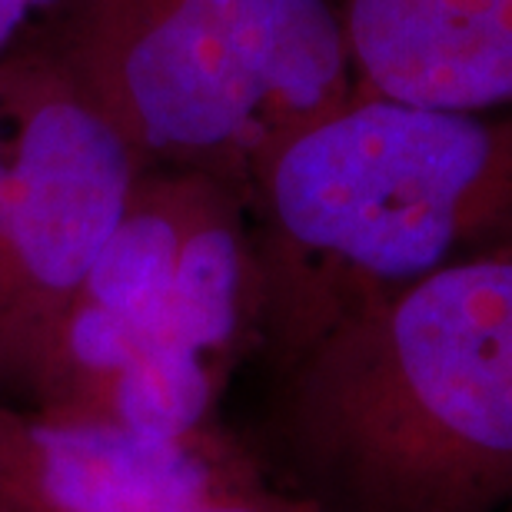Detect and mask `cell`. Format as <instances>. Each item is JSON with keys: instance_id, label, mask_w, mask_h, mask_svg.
Here are the masks:
<instances>
[{"instance_id": "52a82bcc", "label": "cell", "mask_w": 512, "mask_h": 512, "mask_svg": "<svg viewBox=\"0 0 512 512\" xmlns=\"http://www.w3.org/2000/svg\"><path fill=\"white\" fill-rule=\"evenodd\" d=\"M213 177L150 170L64 306L17 406L84 413L143 350L167 306L180 247Z\"/></svg>"}, {"instance_id": "7a4b0ae2", "label": "cell", "mask_w": 512, "mask_h": 512, "mask_svg": "<svg viewBox=\"0 0 512 512\" xmlns=\"http://www.w3.org/2000/svg\"><path fill=\"white\" fill-rule=\"evenodd\" d=\"M260 290L247 373L512 237V110L356 94L290 133L243 193Z\"/></svg>"}, {"instance_id": "8fae6325", "label": "cell", "mask_w": 512, "mask_h": 512, "mask_svg": "<svg viewBox=\"0 0 512 512\" xmlns=\"http://www.w3.org/2000/svg\"><path fill=\"white\" fill-rule=\"evenodd\" d=\"M0 207H4V133H0Z\"/></svg>"}, {"instance_id": "ba28073f", "label": "cell", "mask_w": 512, "mask_h": 512, "mask_svg": "<svg viewBox=\"0 0 512 512\" xmlns=\"http://www.w3.org/2000/svg\"><path fill=\"white\" fill-rule=\"evenodd\" d=\"M356 94L512 110V0H333Z\"/></svg>"}, {"instance_id": "3957f363", "label": "cell", "mask_w": 512, "mask_h": 512, "mask_svg": "<svg viewBox=\"0 0 512 512\" xmlns=\"http://www.w3.org/2000/svg\"><path fill=\"white\" fill-rule=\"evenodd\" d=\"M30 44L153 170L240 193L276 143L356 97L333 0H64Z\"/></svg>"}, {"instance_id": "7c38bea8", "label": "cell", "mask_w": 512, "mask_h": 512, "mask_svg": "<svg viewBox=\"0 0 512 512\" xmlns=\"http://www.w3.org/2000/svg\"><path fill=\"white\" fill-rule=\"evenodd\" d=\"M499 512H512V499H509V503H506L503 509H499Z\"/></svg>"}, {"instance_id": "5b68a950", "label": "cell", "mask_w": 512, "mask_h": 512, "mask_svg": "<svg viewBox=\"0 0 512 512\" xmlns=\"http://www.w3.org/2000/svg\"><path fill=\"white\" fill-rule=\"evenodd\" d=\"M0 486L30 512H313L230 419L140 436L0 399Z\"/></svg>"}, {"instance_id": "8992f818", "label": "cell", "mask_w": 512, "mask_h": 512, "mask_svg": "<svg viewBox=\"0 0 512 512\" xmlns=\"http://www.w3.org/2000/svg\"><path fill=\"white\" fill-rule=\"evenodd\" d=\"M260 346V290L247 203L210 180L183 237L177 273L143 350L84 413L140 436H183L227 419L233 386Z\"/></svg>"}, {"instance_id": "9c48e42d", "label": "cell", "mask_w": 512, "mask_h": 512, "mask_svg": "<svg viewBox=\"0 0 512 512\" xmlns=\"http://www.w3.org/2000/svg\"><path fill=\"white\" fill-rule=\"evenodd\" d=\"M64 0H0V67L57 14Z\"/></svg>"}, {"instance_id": "277c9868", "label": "cell", "mask_w": 512, "mask_h": 512, "mask_svg": "<svg viewBox=\"0 0 512 512\" xmlns=\"http://www.w3.org/2000/svg\"><path fill=\"white\" fill-rule=\"evenodd\" d=\"M0 133V399L20 403L47 336L153 167L34 44L0 67Z\"/></svg>"}, {"instance_id": "30bf717a", "label": "cell", "mask_w": 512, "mask_h": 512, "mask_svg": "<svg viewBox=\"0 0 512 512\" xmlns=\"http://www.w3.org/2000/svg\"><path fill=\"white\" fill-rule=\"evenodd\" d=\"M0 512H30L17 496H10L4 486H0Z\"/></svg>"}, {"instance_id": "6da1fadb", "label": "cell", "mask_w": 512, "mask_h": 512, "mask_svg": "<svg viewBox=\"0 0 512 512\" xmlns=\"http://www.w3.org/2000/svg\"><path fill=\"white\" fill-rule=\"evenodd\" d=\"M230 426L313 512H499L512 499V237L256 373Z\"/></svg>"}]
</instances>
